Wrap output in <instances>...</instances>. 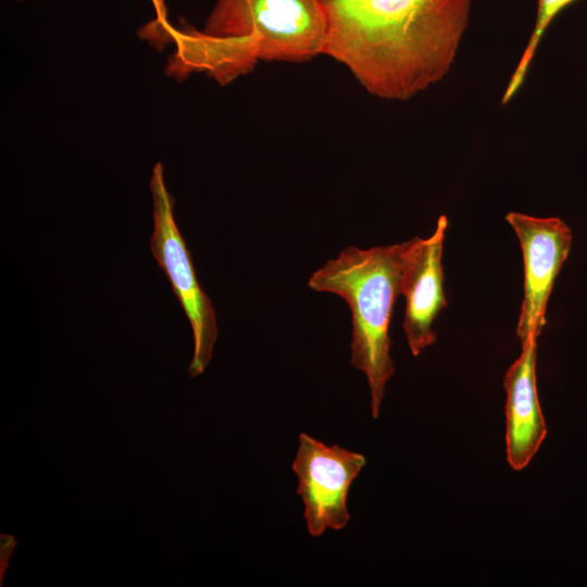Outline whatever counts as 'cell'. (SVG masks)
I'll return each mask as SVG.
<instances>
[{"mask_svg":"<svg viewBox=\"0 0 587 587\" xmlns=\"http://www.w3.org/2000/svg\"><path fill=\"white\" fill-rule=\"evenodd\" d=\"M323 54L371 95L408 100L440 82L457 58L473 0H322Z\"/></svg>","mask_w":587,"mask_h":587,"instance_id":"6da1fadb","label":"cell"},{"mask_svg":"<svg viewBox=\"0 0 587 587\" xmlns=\"http://www.w3.org/2000/svg\"><path fill=\"white\" fill-rule=\"evenodd\" d=\"M326 15L322 0H217L203 29L171 25L165 74L182 82L202 73L227 85L261 61L305 62L323 54Z\"/></svg>","mask_w":587,"mask_h":587,"instance_id":"7a4b0ae2","label":"cell"},{"mask_svg":"<svg viewBox=\"0 0 587 587\" xmlns=\"http://www.w3.org/2000/svg\"><path fill=\"white\" fill-rule=\"evenodd\" d=\"M409 246L410 240L366 250L350 246L316 270L308 283L315 291L340 296L350 308V363L367 378L374 419L379 415L386 383L395 373L388 330L394 304L401 296Z\"/></svg>","mask_w":587,"mask_h":587,"instance_id":"3957f363","label":"cell"},{"mask_svg":"<svg viewBox=\"0 0 587 587\" xmlns=\"http://www.w3.org/2000/svg\"><path fill=\"white\" fill-rule=\"evenodd\" d=\"M149 187L153 200L150 248L191 325L195 347L188 372L195 377L203 373L212 357L218 334L215 311L198 282L190 252L175 223L174 199L166 188L160 162L152 170Z\"/></svg>","mask_w":587,"mask_h":587,"instance_id":"277c9868","label":"cell"},{"mask_svg":"<svg viewBox=\"0 0 587 587\" xmlns=\"http://www.w3.org/2000/svg\"><path fill=\"white\" fill-rule=\"evenodd\" d=\"M365 464L362 453L327 446L305 433L299 435L292 470L298 477L297 494L303 502L311 536L320 537L326 529L340 530L347 526L349 489Z\"/></svg>","mask_w":587,"mask_h":587,"instance_id":"5b68a950","label":"cell"},{"mask_svg":"<svg viewBox=\"0 0 587 587\" xmlns=\"http://www.w3.org/2000/svg\"><path fill=\"white\" fill-rule=\"evenodd\" d=\"M505 221L519 238L524 261V297L516 325V335L523 344L538 339L546 325L549 296L569 255L572 232L558 217L510 212Z\"/></svg>","mask_w":587,"mask_h":587,"instance_id":"8992f818","label":"cell"},{"mask_svg":"<svg viewBox=\"0 0 587 587\" xmlns=\"http://www.w3.org/2000/svg\"><path fill=\"white\" fill-rule=\"evenodd\" d=\"M447 225V217L441 215L429 237L410 239L403 265L400 284V294L405 299L403 330L414 357L436 341L433 324L447 305L441 263Z\"/></svg>","mask_w":587,"mask_h":587,"instance_id":"52a82bcc","label":"cell"},{"mask_svg":"<svg viewBox=\"0 0 587 587\" xmlns=\"http://www.w3.org/2000/svg\"><path fill=\"white\" fill-rule=\"evenodd\" d=\"M521 345L520 357L503 377L507 391V459L515 471L528 465L547 435L536 386L537 339Z\"/></svg>","mask_w":587,"mask_h":587,"instance_id":"ba28073f","label":"cell"},{"mask_svg":"<svg viewBox=\"0 0 587 587\" xmlns=\"http://www.w3.org/2000/svg\"><path fill=\"white\" fill-rule=\"evenodd\" d=\"M575 0H537V12L535 25L529 36L528 42L520 58V61L509 80L508 87L502 97V103L505 104L523 85L529 65L534 59L536 50L540 43L541 37L549 27L553 18Z\"/></svg>","mask_w":587,"mask_h":587,"instance_id":"9c48e42d","label":"cell"},{"mask_svg":"<svg viewBox=\"0 0 587 587\" xmlns=\"http://www.w3.org/2000/svg\"><path fill=\"white\" fill-rule=\"evenodd\" d=\"M154 8L155 18L142 28L139 29L138 35L141 39L148 40L155 48L159 46L162 35L172 25L167 20L166 0H150Z\"/></svg>","mask_w":587,"mask_h":587,"instance_id":"30bf717a","label":"cell"},{"mask_svg":"<svg viewBox=\"0 0 587 587\" xmlns=\"http://www.w3.org/2000/svg\"><path fill=\"white\" fill-rule=\"evenodd\" d=\"M17 541L12 535L1 534V560H0V582L3 585V574L9 566V558L13 553Z\"/></svg>","mask_w":587,"mask_h":587,"instance_id":"8fae6325","label":"cell"},{"mask_svg":"<svg viewBox=\"0 0 587 587\" xmlns=\"http://www.w3.org/2000/svg\"><path fill=\"white\" fill-rule=\"evenodd\" d=\"M17 1H22V0H17Z\"/></svg>","mask_w":587,"mask_h":587,"instance_id":"7c38bea8","label":"cell"}]
</instances>
